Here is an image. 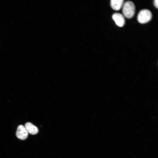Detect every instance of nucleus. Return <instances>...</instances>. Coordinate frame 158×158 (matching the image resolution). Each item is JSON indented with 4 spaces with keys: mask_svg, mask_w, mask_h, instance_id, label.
Returning a JSON list of instances; mask_svg holds the SVG:
<instances>
[{
    "mask_svg": "<svg viewBox=\"0 0 158 158\" xmlns=\"http://www.w3.org/2000/svg\"><path fill=\"white\" fill-rule=\"evenodd\" d=\"M25 127L28 133L32 135H35L38 132V128L31 123H27Z\"/></svg>",
    "mask_w": 158,
    "mask_h": 158,
    "instance_id": "39448f33",
    "label": "nucleus"
},
{
    "mask_svg": "<svg viewBox=\"0 0 158 158\" xmlns=\"http://www.w3.org/2000/svg\"><path fill=\"white\" fill-rule=\"evenodd\" d=\"M111 7L114 10L118 11L122 7L124 4L123 0H111L110 1Z\"/></svg>",
    "mask_w": 158,
    "mask_h": 158,
    "instance_id": "423d86ee",
    "label": "nucleus"
},
{
    "mask_svg": "<svg viewBox=\"0 0 158 158\" xmlns=\"http://www.w3.org/2000/svg\"><path fill=\"white\" fill-rule=\"evenodd\" d=\"M28 133L25 127L22 125L19 126L16 132L17 137L21 140L26 139L28 135Z\"/></svg>",
    "mask_w": 158,
    "mask_h": 158,
    "instance_id": "7ed1b4c3",
    "label": "nucleus"
},
{
    "mask_svg": "<svg viewBox=\"0 0 158 158\" xmlns=\"http://www.w3.org/2000/svg\"><path fill=\"white\" fill-rule=\"evenodd\" d=\"M135 7L132 1H128L124 3L122 6V13L123 16L128 18H131L134 16Z\"/></svg>",
    "mask_w": 158,
    "mask_h": 158,
    "instance_id": "f257e3e1",
    "label": "nucleus"
},
{
    "mask_svg": "<svg viewBox=\"0 0 158 158\" xmlns=\"http://www.w3.org/2000/svg\"><path fill=\"white\" fill-rule=\"evenodd\" d=\"M154 5L157 8H158V1L157 0H154Z\"/></svg>",
    "mask_w": 158,
    "mask_h": 158,
    "instance_id": "0eeeda50",
    "label": "nucleus"
},
{
    "mask_svg": "<svg viewBox=\"0 0 158 158\" xmlns=\"http://www.w3.org/2000/svg\"><path fill=\"white\" fill-rule=\"evenodd\" d=\"M152 14L150 11L147 9H143L138 13L137 16L138 22L141 24L148 22L151 19Z\"/></svg>",
    "mask_w": 158,
    "mask_h": 158,
    "instance_id": "f03ea898",
    "label": "nucleus"
},
{
    "mask_svg": "<svg viewBox=\"0 0 158 158\" xmlns=\"http://www.w3.org/2000/svg\"><path fill=\"white\" fill-rule=\"evenodd\" d=\"M112 18L118 26L122 27L124 25L125 19L122 14L119 13H114L112 16Z\"/></svg>",
    "mask_w": 158,
    "mask_h": 158,
    "instance_id": "20e7f679",
    "label": "nucleus"
}]
</instances>
